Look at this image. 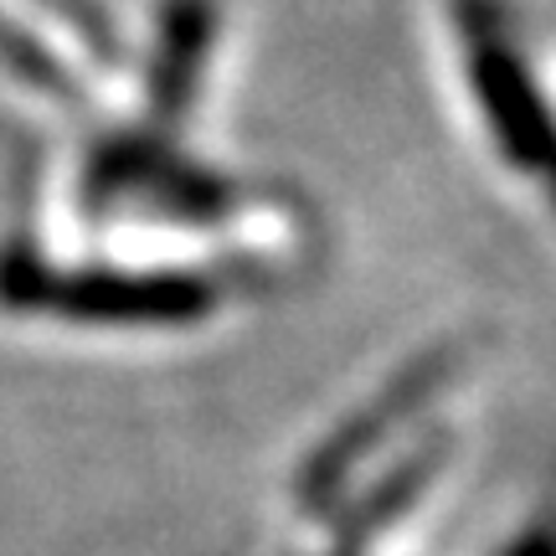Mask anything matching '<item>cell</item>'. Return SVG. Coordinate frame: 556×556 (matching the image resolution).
<instances>
[{
	"label": "cell",
	"instance_id": "obj_8",
	"mask_svg": "<svg viewBox=\"0 0 556 556\" xmlns=\"http://www.w3.org/2000/svg\"><path fill=\"white\" fill-rule=\"evenodd\" d=\"M47 5H58L62 16H67L83 31V37H88V47H93V52L114 58V31H109V21H99L93 11H88V5H83V0H47Z\"/></svg>",
	"mask_w": 556,
	"mask_h": 556
},
{
	"label": "cell",
	"instance_id": "obj_1",
	"mask_svg": "<svg viewBox=\"0 0 556 556\" xmlns=\"http://www.w3.org/2000/svg\"><path fill=\"white\" fill-rule=\"evenodd\" d=\"M0 304L78 325H191L217 309V283L197 274H58L31 248H5Z\"/></svg>",
	"mask_w": 556,
	"mask_h": 556
},
{
	"label": "cell",
	"instance_id": "obj_2",
	"mask_svg": "<svg viewBox=\"0 0 556 556\" xmlns=\"http://www.w3.org/2000/svg\"><path fill=\"white\" fill-rule=\"evenodd\" d=\"M454 11L458 31H464V52H469V83H475V99L495 129V144L516 170L546 176L556 165V119L526 58L505 37L500 5L495 0H458Z\"/></svg>",
	"mask_w": 556,
	"mask_h": 556
},
{
	"label": "cell",
	"instance_id": "obj_9",
	"mask_svg": "<svg viewBox=\"0 0 556 556\" xmlns=\"http://www.w3.org/2000/svg\"><path fill=\"white\" fill-rule=\"evenodd\" d=\"M505 556H556V516H541L536 526H526V531L505 546Z\"/></svg>",
	"mask_w": 556,
	"mask_h": 556
},
{
	"label": "cell",
	"instance_id": "obj_6",
	"mask_svg": "<svg viewBox=\"0 0 556 556\" xmlns=\"http://www.w3.org/2000/svg\"><path fill=\"white\" fill-rule=\"evenodd\" d=\"M443 454H448V438H443V433L428 438L417 454H407L397 469H392V475L381 479L371 495H361L356 505H351L345 526H340L336 552H330V556H366V552H371L377 531H387L392 520L407 516V510H413V500L422 495V484H428V479L443 469Z\"/></svg>",
	"mask_w": 556,
	"mask_h": 556
},
{
	"label": "cell",
	"instance_id": "obj_3",
	"mask_svg": "<svg viewBox=\"0 0 556 556\" xmlns=\"http://www.w3.org/2000/svg\"><path fill=\"white\" fill-rule=\"evenodd\" d=\"M124 197H144L150 206L180 222H222L232 212L238 191L222 176L201 170L197 160L170 150L165 139L119 135L93 150L88 176H83V201H88V212H109Z\"/></svg>",
	"mask_w": 556,
	"mask_h": 556
},
{
	"label": "cell",
	"instance_id": "obj_5",
	"mask_svg": "<svg viewBox=\"0 0 556 556\" xmlns=\"http://www.w3.org/2000/svg\"><path fill=\"white\" fill-rule=\"evenodd\" d=\"M217 37V0H165L160 41L150 58V114L155 124H176L197 103L201 67Z\"/></svg>",
	"mask_w": 556,
	"mask_h": 556
},
{
	"label": "cell",
	"instance_id": "obj_4",
	"mask_svg": "<svg viewBox=\"0 0 556 556\" xmlns=\"http://www.w3.org/2000/svg\"><path fill=\"white\" fill-rule=\"evenodd\" d=\"M454 366H458V351H433V356H417L413 366L392 381V387H381V392L366 402L361 413L345 417L336 433L315 448V458L304 464V475H299V505H304V510H330V505L345 495V484H351V475H356L361 464L377 454L381 443L397 433V428L417 413V407H422V402L438 397V392L448 387Z\"/></svg>",
	"mask_w": 556,
	"mask_h": 556
},
{
	"label": "cell",
	"instance_id": "obj_7",
	"mask_svg": "<svg viewBox=\"0 0 556 556\" xmlns=\"http://www.w3.org/2000/svg\"><path fill=\"white\" fill-rule=\"evenodd\" d=\"M0 62H5L21 83H31V88L52 93V99H67V103L83 99L78 83L67 78V67H62L37 37H26L21 26H11V21H0Z\"/></svg>",
	"mask_w": 556,
	"mask_h": 556
}]
</instances>
